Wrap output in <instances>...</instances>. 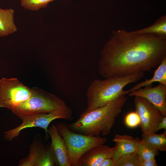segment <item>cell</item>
<instances>
[{"label": "cell", "mask_w": 166, "mask_h": 166, "mask_svg": "<svg viewBox=\"0 0 166 166\" xmlns=\"http://www.w3.org/2000/svg\"><path fill=\"white\" fill-rule=\"evenodd\" d=\"M113 141L116 143L112 157L115 163L122 156L136 151L137 140L131 136L116 134Z\"/></svg>", "instance_id": "cell-12"}, {"label": "cell", "mask_w": 166, "mask_h": 166, "mask_svg": "<svg viewBox=\"0 0 166 166\" xmlns=\"http://www.w3.org/2000/svg\"><path fill=\"white\" fill-rule=\"evenodd\" d=\"M144 76L143 72H139L124 76H113L104 80L95 79L88 89L86 94L87 106L82 113L104 106L125 94L123 89L125 87L138 81Z\"/></svg>", "instance_id": "cell-3"}, {"label": "cell", "mask_w": 166, "mask_h": 166, "mask_svg": "<svg viewBox=\"0 0 166 166\" xmlns=\"http://www.w3.org/2000/svg\"><path fill=\"white\" fill-rule=\"evenodd\" d=\"M162 129L166 130V116L164 117L158 124L156 132Z\"/></svg>", "instance_id": "cell-24"}, {"label": "cell", "mask_w": 166, "mask_h": 166, "mask_svg": "<svg viewBox=\"0 0 166 166\" xmlns=\"http://www.w3.org/2000/svg\"><path fill=\"white\" fill-rule=\"evenodd\" d=\"M115 147L102 144L95 147L85 152L79 159L77 166H98L105 159L112 158Z\"/></svg>", "instance_id": "cell-11"}, {"label": "cell", "mask_w": 166, "mask_h": 166, "mask_svg": "<svg viewBox=\"0 0 166 166\" xmlns=\"http://www.w3.org/2000/svg\"><path fill=\"white\" fill-rule=\"evenodd\" d=\"M14 10L11 8H0V38L13 34L17 31L18 28L14 20Z\"/></svg>", "instance_id": "cell-13"}, {"label": "cell", "mask_w": 166, "mask_h": 166, "mask_svg": "<svg viewBox=\"0 0 166 166\" xmlns=\"http://www.w3.org/2000/svg\"><path fill=\"white\" fill-rule=\"evenodd\" d=\"M56 126L67 146L71 166H77L79 159L85 152L95 147L104 144L107 140L100 136L74 132L69 129L66 122L59 123Z\"/></svg>", "instance_id": "cell-4"}, {"label": "cell", "mask_w": 166, "mask_h": 166, "mask_svg": "<svg viewBox=\"0 0 166 166\" xmlns=\"http://www.w3.org/2000/svg\"><path fill=\"white\" fill-rule=\"evenodd\" d=\"M137 142L136 152L143 160L155 157L159 155V151L150 148L141 143L138 138H136Z\"/></svg>", "instance_id": "cell-19"}, {"label": "cell", "mask_w": 166, "mask_h": 166, "mask_svg": "<svg viewBox=\"0 0 166 166\" xmlns=\"http://www.w3.org/2000/svg\"><path fill=\"white\" fill-rule=\"evenodd\" d=\"M32 89L24 85L16 78L0 80V107L11 110L27 100Z\"/></svg>", "instance_id": "cell-7"}, {"label": "cell", "mask_w": 166, "mask_h": 166, "mask_svg": "<svg viewBox=\"0 0 166 166\" xmlns=\"http://www.w3.org/2000/svg\"><path fill=\"white\" fill-rule=\"evenodd\" d=\"M47 133L51 137L50 146L56 158L57 165L71 166L68 149L63 139L58 132L56 126L48 128Z\"/></svg>", "instance_id": "cell-10"}, {"label": "cell", "mask_w": 166, "mask_h": 166, "mask_svg": "<svg viewBox=\"0 0 166 166\" xmlns=\"http://www.w3.org/2000/svg\"><path fill=\"white\" fill-rule=\"evenodd\" d=\"M125 123L126 125L130 128H135L140 124V119L136 112H131L125 117Z\"/></svg>", "instance_id": "cell-21"}, {"label": "cell", "mask_w": 166, "mask_h": 166, "mask_svg": "<svg viewBox=\"0 0 166 166\" xmlns=\"http://www.w3.org/2000/svg\"><path fill=\"white\" fill-rule=\"evenodd\" d=\"M71 109L65 104L51 113H40L22 118V122L20 125L4 133L5 138L11 140L18 137L22 130L34 127L43 129L46 136H48V127L52 121L57 118L71 121L73 119Z\"/></svg>", "instance_id": "cell-6"}, {"label": "cell", "mask_w": 166, "mask_h": 166, "mask_svg": "<svg viewBox=\"0 0 166 166\" xmlns=\"http://www.w3.org/2000/svg\"><path fill=\"white\" fill-rule=\"evenodd\" d=\"M115 163L112 158H107L102 161L98 166H115Z\"/></svg>", "instance_id": "cell-23"}, {"label": "cell", "mask_w": 166, "mask_h": 166, "mask_svg": "<svg viewBox=\"0 0 166 166\" xmlns=\"http://www.w3.org/2000/svg\"><path fill=\"white\" fill-rule=\"evenodd\" d=\"M166 56V36L113 30L100 53L99 72L107 78L150 71Z\"/></svg>", "instance_id": "cell-1"}, {"label": "cell", "mask_w": 166, "mask_h": 166, "mask_svg": "<svg viewBox=\"0 0 166 166\" xmlns=\"http://www.w3.org/2000/svg\"><path fill=\"white\" fill-rule=\"evenodd\" d=\"M142 144L158 151H166V130L162 133L156 134L152 132L139 139Z\"/></svg>", "instance_id": "cell-15"}, {"label": "cell", "mask_w": 166, "mask_h": 166, "mask_svg": "<svg viewBox=\"0 0 166 166\" xmlns=\"http://www.w3.org/2000/svg\"><path fill=\"white\" fill-rule=\"evenodd\" d=\"M65 104L63 100L52 93L33 88L30 97L11 110L21 119L35 114L51 113Z\"/></svg>", "instance_id": "cell-5"}, {"label": "cell", "mask_w": 166, "mask_h": 166, "mask_svg": "<svg viewBox=\"0 0 166 166\" xmlns=\"http://www.w3.org/2000/svg\"><path fill=\"white\" fill-rule=\"evenodd\" d=\"M136 112L139 115L142 137L156 132L158 124L164 117L159 109L145 98L135 96Z\"/></svg>", "instance_id": "cell-8"}, {"label": "cell", "mask_w": 166, "mask_h": 166, "mask_svg": "<svg viewBox=\"0 0 166 166\" xmlns=\"http://www.w3.org/2000/svg\"><path fill=\"white\" fill-rule=\"evenodd\" d=\"M154 82H159L166 85V56L163 58L157 69L155 70L154 75L151 78L146 79L137 83L129 90L125 91L124 93L126 95L142 87L152 84Z\"/></svg>", "instance_id": "cell-14"}, {"label": "cell", "mask_w": 166, "mask_h": 166, "mask_svg": "<svg viewBox=\"0 0 166 166\" xmlns=\"http://www.w3.org/2000/svg\"><path fill=\"white\" fill-rule=\"evenodd\" d=\"M142 159L136 152L124 155L115 163V166H140Z\"/></svg>", "instance_id": "cell-18"}, {"label": "cell", "mask_w": 166, "mask_h": 166, "mask_svg": "<svg viewBox=\"0 0 166 166\" xmlns=\"http://www.w3.org/2000/svg\"><path fill=\"white\" fill-rule=\"evenodd\" d=\"M133 32L140 34H151L156 35L166 36V16L160 17L152 25Z\"/></svg>", "instance_id": "cell-17"}, {"label": "cell", "mask_w": 166, "mask_h": 166, "mask_svg": "<svg viewBox=\"0 0 166 166\" xmlns=\"http://www.w3.org/2000/svg\"><path fill=\"white\" fill-rule=\"evenodd\" d=\"M20 4L24 9L38 11L46 8L48 4L55 0H20Z\"/></svg>", "instance_id": "cell-20"}, {"label": "cell", "mask_w": 166, "mask_h": 166, "mask_svg": "<svg viewBox=\"0 0 166 166\" xmlns=\"http://www.w3.org/2000/svg\"><path fill=\"white\" fill-rule=\"evenodd\" d=\"M45 147L40 145H34L31 148L26 158L21 160L20 166H39L43 156Z\"/></svg>", "instance_id": "cell-16"}, {"label": "cell", "mask_w": 166, "mask_h": 166, "mask_svg": "<svg viewBox=\"0 0 166 166\" xmlns=\"http://www.w3.org/2000/svg\"><path fill=\"white\" fill-rule=\"evenodd\" d=\"M123 94L107 104L85 114L75 121L68 124L71 131L82 134L105 136L109 134L127 100Z\"/></svg>", "instance_id": "cell-2"}, {"label": "cell", "mask_w": 166, "mask_h": 166, "mask_svg": "<svg viewBox=\"0 0 166 166\" xmlns=\"http://www.w3.org/2000/svg\"><path fill=\"white\" fill-rule=\"evenodd\" d=\"M155 159L153 157L146 160H142L140 166H157Z\"/></svg>", "instance_id": "cell-22"}, {"label": "cell", "mask_w": 166, "mask_h": 166, "mask_svg": "<svg viewBox=\"0 0 166 166\" xmlns=\"http://www.w3.org/2000/svg\"><path fill=\"white\" fill-rule=\"evenodd\" d=\"M129 97L138 96L145 98L166 116V85L161 83L155 87L152 84L128 93Z\"/></svg>", "instance_id": "cell-9"}]
</instances>
